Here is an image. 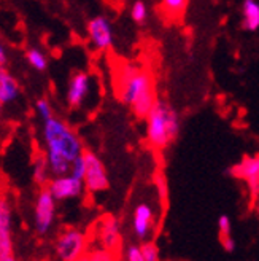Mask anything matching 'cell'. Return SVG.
Listing matches in <instances>:
<instances>
[{
    "label": "cell",
    "mask_w": 259,
    "mask_h": 261,
    "mask_svg": "<svg viewBox=\"0 0 259 261\" xmlns=\"http://www.w3.org/2000/svg\"><path fill=\"white\" fill-rule=\"evenodd\" d=\"M49 164H48V156L43 151H37L34 156V180L35 184L43 188L49 184Z\"/></svg>",
    "instance_id": "obj_16"
},
{
    "label": "cell",
    "mask_w": 259,
    "mask_h": 261,
    "mask_svg": "<svg viewBox=\"0 0 259 261\" xmlns=\"http://www.w3.org/2000/svg\"><path fill=\"white\" fill-rule=\"evenodd\" d=\"M140 250L145 261H159V249L154 242H143L140 245Z\"/></svg>",
    "instance_id": "obj_22"
},
{
    "label": "cell",
    "mask_w": 259,
    "mask_h": 261,
    "mask_svg": "<svg viewBox=\"0 0 259 261\" xmlns=\"http://www.w3.org/2000/svg\"><path fill=\"white\" fill-rule=\"evenodd\" d=\"M242 28L248 32H256L259 29V2L257 0H243Z\"/></svg>",
    "instance_id": "obj_14"
},
{
    "label": "cell",
    "mask_w": 259,
    "mask_h": 261,
    "mask_svg": "<svg viewBox=\"0 0 259 261\" xmlns=\"http://www.w3.org/2000/svg\"><path fill=\"white\" fill-rule=\"evenodd\" d=\"M86 255L89 261H121V253L100 249V247H93V249L88 250Z\"/></svg>",
    "instance_id": "obj_18"
},
{
    "label": "cell",
    "mask_w": 259,
    "mask_h": 261,
    "mask_svg": "<svg viewBox=\"0 0 259 261\" xmlns=\"http://www.w3.org/2000/svg\"><path fill=\"white\" fill-rule=\"evenodd\" d=\"M131 16L137 24H143L148 18V8L147 5L141 2V0H137V2L132 5L131 8Z\"/></svg>",
    "instance_id": "obj_21"
},
{
    "label": "cell",
    "mask_w": 259,
    "mask_h": 261,
    "mask_svg": "<svg viewBox=\"0 0 259 261\" xmlns=\"http://www.w3.org/2000/svg\"><path fill=\"white\" fill-rule=\"evenodd\" d=\"M86 234L89 241V249L100 247V249L121 253L123 238L120 231V221L114 215L103 214L89 226Z\"/></svg>",
    "instance_id": "obj_4"
},
{
    "label": "cell",
    "mask_w": 259,
    "mask_h": 261,
    "mask_svg": "<svg viewBox=\"0 0 259 261\" xmlns=\"http://www.w3.org/2000/svg\"><path fill=\"white\" fill-rule=\"evenodd\" d=\"M219 242H221V247L224 249V252L231 253L236 250V241L232 239V236H219Z\"/></svg>",
    "instance_id": "obj_27"
},
{
    "label": "cell",
    "mask_w": 259,
    "mask_h": 261,
    "mask_svg": "<svg viewBox=\"0 0 259 261\" xmlns=\"http://www.w3.org/2000/svg\"><path fill=\"white\" fill-rule=\"evenodd\" d=\"M19 86L16 80L13 78L8 70L5 69V65H0V102H11L18 97Z\"/></svg>",
    "instance_id": "obj_15"
},
{
    "label": "cell",
    "mask_w": 259,
    "mask_h": 261,
    "mask_svg": "<svg viewBox=\"0 0 259 261\" xmlns=\"http://www.w3.org/2000/svg\"><path fill=\"white\" fill-rule=\"evenodd\" d=\"M43 137L48 151H54L73 163L83 154V145L73 130L57 118H49L43 124Z\"/></svg>",
    "instance_id": "obj_3"
},
{
    "label": "cell",
    "mask_w": 259,
    "mask_h": 261,
    "mask_svg": "<svg viewBox=\"0 0 259 261\" xmlns=\"http://www.w3.org/2000/svg\"><path fill=\"white\" fill-rule=\"evenodd\" d=\"M35 109H37V113L40 115V118L43 121L53 118V109H51L49 102L46 99H38L37 103H35Z\"/></svg>",
    "instance_id": "obj_23"
},
{
    "label": "cell",
    "mask_w": 259,
    "mask_h": 261,
    "mask_svg": "<svg viewBox=\"0 0 259 261\" xmlns=\"http://www.w3.org/2000/svg\"><path fill=\"white\" fill-rule=\"evenodd\" d=\"M154 187H156L159 201L162 204H165L167 199H169V181H167L162 171H158L156 174H154Z\"/></svg>",
    "instance_id": "obj_19"
},
{
    "label": "cell",
    "mask_w": 259,
    "mask_h": 261,
    "mask_svg": "<svg viewBox=\"0 0 259 261\" xmlns=\"http://www.w3.org/2000/svg\"><path fill=\"white\" fill-rule=\"evenodd\" d=\"M84 171H86V164H84V158H83V154L78 156L73 163H72V171H70V175L76 177V178H80L83 180L84 178Z\"/></svg>",
    "instance_id": "obj_24"
},
{
    "label": "cell",
    "mask_w": 259,
    "mask_h": 261,
    "mask_svg": "<svg viewBox=\"0 0 259 261\" xmlns=\"http://www.w3.org/2000/svg\"><path fill=\"white\" fill-rule=\"evenodd\" d=\"M2 109H4V102H0V115H2Z\"/></svg>",
    "instance_id": "obj_31"
},
{
    "label": "cell",
    "mask_w": 259,
    "mask_h": 261,
    "mask_svg": "<svg viewBox=\"0 0 259 261\" xmlns=\"http://www.w3.org/2000/svg\"><path fill=\"white\" fill-rule=\"evenodd\" d=\"M231 231H232L231 218L227 215H221L218 218V232H219V236H229Z\"/></svg>",
    "instance_id": "obj_25"
},
{
    "label": "cell",
    "mask_w": 259,
    "mask_h": 261,
    "mask_svg": "<svg viewBox=\"0 0 259 261\" xmlns=\"http://www.w3.org/2000/svg\"><path fill=\"white\" fill-rule=\"evenodd\" d=\"M180 134V116L167 102L158 99L147 116V140L154 150H164Z\"/></svg>",
    "instance_id": "obj_2"
},
{
    "label": "cell",
    "mask_w": 259,
    "mask_h": 261,
    "mask_svg": "<svg viewBox=\"0 0 259 261\" xmlns=\"http://www.w3.org/2000/svg\"><path fill=\"white\" fill-rule=\"evenodd\" d=\"M13 255L10 231V205L7 194H0V258Z\"/></svg>",
    "instance_id": "obj_12"
},
{
    "label": "cell",
    "mask_w": 259,
    "mask_h": 261,
    "mask_svg": "<svg viewBox=\"0 0 259 261\" xmlns=\"http://www.w3.org/2000/svg\"><path fill=\"white\" fill-rule=\"evenodd\" d=\"M5 64H7V53H5L2 43H0V65H5Z\"/></svg>",
    "instance_id": "obj_28"
},
{
    "label": "cell",
    "mask_w": 259,
    "mask_h": 261,
    "mask_svg": "<svg viewBox=\"0 0 259 261\" xmlns=\"http://www.w3.org/2000/svg\"><path fill=\"white\" fill-rule=\"evenodd\" d=\"M91 91V76L86 72H75L69 82L67 103L72 109L81 107Z\"/></svg>",
    "instance_id": "obj_10"
},
{
    "label": "cell",
    "mask_w": 259,
    "mask_h": 261,
    "mask_svg": "<svg viewBox=\"0 0 259 261\" xmlns=\"http://www.w3.org/2000/svg\"><path fill=\"white\" fill-rule=\"evenodd\" d=\"M186 7H188V0H162L161 2L162 11L170 18L181 16L186 11Z\"/></svg>",
    "instance_id": "obj_17"
},
{
    "label": "cell",
    "mask_w": 259,
    "mask_h": 261,
    "mask_svg": "<svg viewBox=\"0 0 259 261\" xmlns=\"http://www.w3.org/2000/svg\"><path fill=\"white\" fill-rule=\"evenodd\" d=\"M84 181L73 175H64L51 180L48 184V190L51 191L54 199H69L75 198L83 191Z\"/></svg>",
    "instance_id": "obj_11"
},
{
    "label": "cell",
    "mask_w": 259,
    "mask_h": 261,
    "mask_svg": "<svg viewBox=\"0 0 259 261\" xmlns=\"http://www.w3.org/2000/svg\"><path fill=\"white\" fill-rule=\"evenodd\" d=\"M256 211L259 212V198H257V202H256Z\"/></svg>",
    "instance_id": "obj_32"
},
{
    "label": "cell",
    "mask_w": 259,
    "mask_h": 261,
    "mask_svg": "<svg viewBox=\"0 0 259 261\" xmlns=\"http://www.w3.org/2000/svg\"><path fill=\"white\" fill-rule=\"evenodd\" d=\"M114 86L121 102L131 107L137 118L147 120L148 113L158 100L151 73L134 64L123 62L116 72Z\"/></svg>",
    "instance_id": "obj_1"
},
{
    "label": "cell",
    "mask_w": 259,
    "mask_h": 261,
    "mask_svg": "<svg viewBox=\"0 0 259 261\" xmlns=\"http://www.w3.org/2000/svg\"><path fill=\"white\" fill-rule=\"evenodd\" d=\"M83 158H84V164H86L83 181H84V187H86L88 193L105 191L110 185L105 166H103L97 156L89 150L83 151Z\"/></svg>",
    "instance_id": "obj_7"
},
{
    "label": "cell",
    "mask_w": 259,
    "mask_h": 261,
    "mask_svg": "<svg viewBox=\"0 0 259 261\" xmlns=\"http://www.w3.org/2000/svg\"><path fill=\"white\" fill-rule=\"evenodd\" d=\"M227 174L245 181L253 199L259 198V153L243 156L240 163L227 169Z\"/></svg>",
    "instance_id": "obj_6"
},
{
    "label": "cell",
    "mask_w": 259,
    "mask_h": 261,
    "mask_svg": "<svg viewBox=\"0 0 259 261\" xmlns=\"http://www.w3.org/2000/svg\"><path fill=\"white\" fill-rule=\"evenodd\" d=\"M132 223H134V231L138 239H145L150 236L151 228L154 225V214L150 204L141 202L135 207Z\"/></svg>",
    "instance_id": "obj_13"
},
{
    "label": "cell",
    "mask_w": 259,
    "mask_h": 261,
    "mask_svg": "<svg viewBox=\"0 0 259 261\" xmlns=\"http://www.w3.org/2000/svg\"><path fill=\"white\" fill-rule=\"evenodd\" d=\"M76 261H89V258H88V255H84V256H81L80 259H76Z\"/></svg>",
    "instance_id": "obj_30"
},
{
    "label": "cell",
    "mask_w": 259,
    "mask_h": 261,
    "mask_svg": "<svg viewBox=\"0 0 259 261\" xmlns=\"http://www.w3.org/2000/svg\"><path fill=\"white\" fill-rule=\"evenodd\" d=\"M126 261H145L138 245H131L126 252Z\"/></svg>",
    "instance_id": "obj_26"
},
{
    "label": "cell",
    "mask_w": 259,
    "mask_h": 261,
    "mask_svg": "<svg viewBox=\"0 0 259 261\" xmlns=\"http://www.w3.org/2000/svg\"><path fill=\"white\" fill-rule=\"evenodd\" d=\"M0 261H16V259H15V256H13V255H10V256H4V258H0Z\"/></svg>",
    "instance_id": "obj_29"
},
{
    "label": "cell",
    "mask_w": 259,
    "mask_h": 261,
    "mask_svg": "<svg viewBox=\"0 0 259 261\" xmlns=\"http://www.w3.org/2000/svg\"><path fill=\"white\" fill-rule=\"evenodd\" d=\"M25 58H27V62L32 65L35 70H45L48 67V61L45 58V55L42 53L40 49L37 48H31L27 53H25Z\"/></svg>",
    "instance_id": "obj_20"
},
{
    "label": "cell",
    "mask_w": 259,
    "mask_h": 261,
    "mask_svg": "<svg viewBox=\"0 0 259 261\" xmlns=\"http://www.w3.org/2000/svg\"><path fill=\"white\" fill-rule=\"evenodd\" d=\"M54 218V198L48 187L40 188L35 207V226L38 234H46Z\"/></svg>",
    "instance_id": "obj_8"
},
{
    "label": "cell",
    "mask_w": 259,
    "mask_h": 261,
    "mask_svg": "<svg viewBox=\"0 0 259 261\" xmlns=\"http://www.w3.org/2000/svg\"><path fill=\"white\" fill-rule=\"evenodd\" d=\"M89 40L97 49H108L113 45L111 24L105 16H97L88 24Z\"/></svg>",
    "instance_id": "obj_9"
},
{
    "label": "cell",
    "mask_w": 259,
    "mask_h": 261,
    "mask_svg": "<svg viewBox=\"0 0 259 261\" xmlns=\"http://www.w3.org/2000/svg\"><path fill=\"white\" fill-rule=\"evenodd\" d=\"M88 250H89V241L86 232L72 226H66L59 232L56 242V252L61 261H76L81 256H84Z\"/></svg>",
    "instance_id": "obj_5"
}]
</instances>
